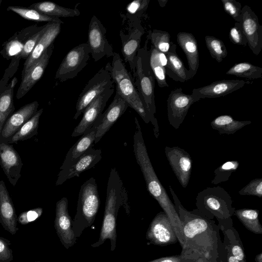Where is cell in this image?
Here are the masks:
<instances>
[{
  "mask_svg": "<svg viewBox=\"0 0 262 262\" xmlns=\"http://www.w3.org/2000/svg\"><path fill=\"white\" fill-rule=\"evenodd\" d=\"M169 189L183 228L185 245L182 248L197 251L216 262H225L220 229L215 222L196 209L186 210L170 186Z\"/></svg>",
  "mask_w": 262,
  "mask_h": 262,
  "instance_id": "cell-1",
  "label": "cell"
},
{
  "mask_svg": "<svg viewBox=\"0 0 262 262\" xmlns=\"http://www.w3.org/2000/svg\"><path fill=\"white\" fill-rule=\"evenodd\" d=\"M135 122L136 130L133 136V151L136 161L144 177L147 189L169 217L178 240L183 248L185 245V239L181 221L174 204L170 200L154 170L137 117L135 118Z\"/></svg>",
  "mask_w": 262,
  "mask_h": 262,
  "instance_id": "cell-2",
  "label": "cell"
},
{
  "mask_svg": "<svg viewBox=\"0 0 262 262\" xmlns=\"http://www.w3.org/2000/svg\"><path fill=\"white\" fill-rule=\"evenodd\" d=\"M128 203L127 191L117 169L112 168L108 177L103 222L97 243L92 245L96 247L107 239H110L111 250L116 246V220L118 212L122 206Z\"/></svg>",
  "mask_w": 262,
  "mask_h": 262,
  "instance_id": "cell-3",
  "label": "cell"
},
{
  "mask_svg": "<svg viewBox=\"0 0 262 262\" xmlns=\"http://www.w3.org/2000/svg\"><path fill=\"white\" fill-rule=\"evenodd\" d=\"M147 39L143 47L138 50L135 60V71L133 74L134 84L139 92L150 117L154 127V133L158 138L159 128L155 116L156 105L155 100V76L149 63V51Z\"/></svg>",
  "mask_w": 262,
  "mask_h": 262,
  "instance_id": "cell-4",
  "label": "cell"
},
{
  "mask_svg": "<svg viewBox=\"0 0 262 262\" xmlns=\"http://www.w3.org/2000/svg\"><path fill=\"white\" fill-rule=\"evenodd\" d=\"M104 68L116 83V91L128 106L133 108L146 123L150 122V115L134 85L133 76L126 68L120 55L114 52L112 62L107 63Z\"/></svg>",
  "mask_w": 262,
  "mask_h": 262,
  "instance_id": "cell-5",
  "label": "cell"
},
{
  "mask_svg": "<svg viewBox=\"0 0 262 262\" xmlns=\"http://www.w3.org/2000/svg\"><path fill=\"white\" fill-rule=\"evenodd\" d=\"M232 203L229 193L219 186L207 187L199 192L195 205L201 214L210 220L215 217L219 222L233 215L235 209Z\"/></svg>",
  "mask_w": 262,
  "mask_h": 262,
  "instance_id": "cell-6",
  "label": "cell"
},
{
  "mask_svg": "<svg viewBox=\"0 0 262 262\" xmlns=\"http://www.w3.org/2000/svg\"><path fill=\"white\" fill-rule=\"evenodd\" d=\"M100 204L96 180L91 178L80 188L74 224L90 226L95 221Z\"/></svg>",
  "mask_w": 262,
  "mask_h": 262,
  "instance_id": "cell-7",
  "label": "cell"
},
{
  "mask_svg": "<svg viewBox=\"0 0 262 262\" xmlns=\"http://www.w3.org/2000/svg\"><path fill=\"white\" fill-rule=\"evenodd\" d=\"M90 55L87 43L79 44L72 49L60 64L55 79L62 82L75 78L87 65Z\"/></svg>",
  "mask_w": 262,
  "mask_h": 262,
  "instance_id": "cell-8",
  "label": "cell"
},
{
  "mask_svg": "<svg viewBox=\"0 0 262 262\" xmlns=\"http://www.w3.org/2000/svg\"><path fill=\"white\" fill-rule=\"evenodd\" d=\"M114 83L109 72L104 67L101 68L89 81L79 95L74 119H77L99 95L114 86Z\"/></svg>",
  "mask_w": 262,
  "mask_h": 262,
  "instance_id": "cell-9",
  "label": "cell"
},
{
  "mask_svg": "<svg viewBox=\"0 0 262 262\" xmlns=\"http://www.w3.org/2000/svg\"><path fill=\"white\" fill-rule=\"evenodd\" d=\"M125 31L120 30L119 35L121 40V52L125 62L128 63L133 74L135 71V60L140 47L144 29L140 20H129Z\"/></svg>",
  "mask_w": 262,
  "mask_h": 262,
  "instance_id": "cell-10",
  "label": "cell"
},
{
  "mask_svg": "<svg viewBox=\"0 0 262 262\" xmlns=\"http://www.w3.org/2000/svg\"><path fill=\"white\" fill-rule=\"evenodd\" d=\"M106 29L98 18L93 15L89 23L88 40L86 42L94 61L102 58L110 57L114 53L113 48L106 37Z\"/></svg>",
  "mask_w": 262,
  "mask_h": 262,
  "instance_id": "cell-11",
  "label": "cell"
},
{
  "mask_svg": "<svg viewBox=\"0 0 262 262\" xmlns=\"http://www.w3.org/2000/svg\"><path fill=\"white\" fill-rule=\"evenodd\" d=\"M197 101L192 94L184 93L181 88L171 91L167 100V117L170 125L178 129L191 105Z\"/></svg>",
  "mask_w": 262,
  "mask_h": 262,
  "instance_id": "cell-12",
  "label": "cell"
},
{
  "mask_svg": "<svg viewBox=\"0 0 262 262\" xmlns=\"http://www.w3.org/2000/svg\"><path fill=\"white\" fill-rule=\"evenodd\" d=\"M146 238L150 243L159 246H166L178 241L170 221L163 211L157 213L151 222Z\"/></svg>",
  "mask_w": 262,
  "mask_h": 262,
  "instance_id": "cell-13",
  "label": "cell"
},
{
  "mask_svg": "<svg viewBox=\"0 0 262 262\" xmlns=\"http://www.w3.org/2000/svg\"><path fill=\"white\" fill-rule=\"evenodd\" d=\"M114 85L106 89L99 95L84 110L83 116L74 128L72 137L83 135L89 131L98 120L106 105V103L114 93Z\"/></svg>",
  "mask_w": 262,
  "mask_h": 262,
  "instance_id": "cell-14",
  "label": "cell"
},
{
  "mask_svg": "<svg viewBox=\"0 0 262 262\" xmlns=\"http://www.w3.org/2000/svg\"><path fill=\"white\" fill-rule=\"evenodd\" d=\"M167 159L179 183L186 188L189 182L192 161L186 151L178 146H166L164 149Z\"/></svg>",
  "mask_w": 262,
  "mask_h": 262,
  "instance_id": "cell-15",
  "label": "cell"
},
{
  "mask_svg": "<svg viewBox=\"0 0 262 262\" xmlns=\"http://www.w3.org/2000/svg\"><path fill=\"white\" fill-rule=\"evenodd\" d=\"M241 24L250 49L258 55L262 49V26L257 16L248 5L242 7Z\"/></svg>",
  "mask_w": 262,
  "mask_h": 262,
  "instance_id": "cell-16",
  "label": "cell"
},
{
  "mask_svg": "<svg viewBox=\"0 0 262 262\" xmlns=\"http://www.w3.org/2000/svg\"><path fill=\"white\" fill-rule=\"evenodd\" d=\"M54 227L60 242L66 249L73 246L75 243L76 237L68 211V200L66 197L56 204Z\"/></svg>",
  "mask_w": 262,
  "mask_h": 262,
  "instance_id": "cell-17",
  "label": "cell"
},
{
  "mask_svg": "<svg viewBox=\"0 0 262 262\" xmlns=\"http://www.w3.org/2000/svg\"><path fill=\"white\" fill-rule=\"evenodd\" d=\"M0 165L10 184L15 186L21 177V158L12 144L0 141Z\"/></svg>",
  "mask_w": 262,
  "mask_h": 262,
  "instance_id": "cell-18",
  "label": "cell"
},
{
  "mask_svg": "<svg viewBox=\"0 0 262 262\" xmlns=\"http://www.w3.org/2000/svg\"><path fill=\"white\" fill-rule=\"evenodd\" d=\"M101 158L102 152L100 149L91 148L71 165L60 170L58 174L56 185H61L66 180L74 177H79L82 172L94 167Z\"/></svg>",
  "mask_w": 262,
  "mask_h": 262,
  "instance_id": "cell-19",
  "label": "cell"
},
{
  "mask_svg": "<svg viewBox=\"0 0 262 262\" xmlns=\"http://www.w3.org/2000/svg\"><path fill=\"white\" fill-rule=\"evenodd\" d=\"M127 102L116 91L114 99L107 109L99 118L95 143H98L109 130L118 119L125 113L128 107Z\"/></svg>",
  "mask_w": 262,
  "mask_h": 262,
  "instance_id": "cell-20",
  "label": "cell"
},
{
  "mask_svg": "<svg viewBox=\"0 0 262 262\" xmlns=\"http://www.w3.org/2000/svg\"><path fill=\"white\" fill-rule=\"evenodd\" d=\"M249 82L244 80H222L192 90V94L199 101L201 99L215 98L227 95L243 88Z\"/></svg>",
  "mask_w": 262,
  "mask_h": 262,
  "instance_id": "cell-21",
  "label": "cell"
},
{
  "mask_svg": "<svg viewBox=\"0 0 262 262\" xmlns=\"http://www.w3.org/2000/svg\"><path fill=\"white\" fill-rule=\"evenodd\" d=\"M39 103L34 101L21 107L8 118L2 130L0 141L7 142L38 111Z\"/></svg>",
  "mask_w": 262,
  "mask_h": 262,
  "instance_id": "cell-22",
  "label": "cell"
},
{
  "mask_svg": "<svg viewBox=\"0 0 262 262\" xmlns=\"http://www.w3.org/2000/svg\"><path fill=\"white\" fill-rule=\"evenodd\" d=\"M53 49L54 45L52 44L21 77L16 96L17 99L24 97L41 78L49 63Z\"/></svg>",
  "mask_w": 262,
  "mask_h": 262,
  "instance_id": "cell-23",
  "label": "cell"
},
{
  "mask_svg": "<svg viewBox=\"0 0 262 262\" xmlns=\"http://www.w3.org/2000/svg\"><path fill=\"white\" fill-rule=\"evenodd\" d=\"M59 23H48L47 28L38 41L34 49L24 63L21 72V77L27 72L28 70L41 57L45 50L52 44H53L56 38L61 31Z\"/></svg>",
  "mask_w": 262,
  "mask_h": 262,
  "instance_id": "cell-24",
  "label": "cell"
},
{
  "mask_svg": "<svg viewBox=\"0 0 262 262\" xmlns=\"http://www.w3.org/2000/svg\"><path fill=\"white\" fill-rule=\"evenodd\" d=\"M0 222L4 229L12 235L18 230L15 208L3 180H0Z\"/></svg>",
  "mask_w": 262,
  "mask_h": 262,
  "instance_id": "cell-25",
  "label": "cell"
},
{
  "mask_svg": "<svg viewBox=\"0 0 262 262\" xmlns=\"http://www.w3.org/2000/svg\"><path fill=\"white\" fill-rule=\"evenodd\" d=\"M218 226L224 235L223 242L231 254L241 262H247L243 243L239 234L233 227L231 218L218 222Z\"/></svg>",
  "mask_w": 262,
  "mask_h": 262,
  "instance_id": "cell-26",
  "label": "cell"
},
{
  "mask_svg": "<svg viewBox=\"0 0 262 262\" xmlns=\"http://www.w3.org/2000/svg\"><path fill=\"white\" fill-rule=\"evenodd\" d=\"M99 122L98 119L93 127L89 131L83 134L70 148L60 167V170L64 169L71 165L79 157L92 148L93 143L95 142L97 127Z\"/></svg>",
  "mask_w": 262,
  "mask_h": 262,
  "instance_id": "cell-27",
  "label": "cell"
},
{
  "mask_svg": "<svg viewBox=\"0 0 262 262\" xmlns=\"http://www.w3.org/2000/svg\"><path fill=\"white\" fill-rule=\"evenodd\" d=\"M178 45L184 52L191 78L196 74L199 67L198 42L194 35L189 32H180L177 35Z\"/></svg>",
  "mask_w": 262,
  "mask_h": 262,
  "instance_id": "cell-28",
  "label": "cell"
},
{
  "mask_svg": "<svg viewBox=\"0 0 262 262\" xmlns=\"http://www.w3.org/2000/svg\"><path fill=\"white\" fill-rule=\"evenodd\" d=\"M177 46L172 42L169 51L165 53L168 60V70L166 75L176 81L184 82L192 79L189 70L187 69L176 52Z\"/></svg>",
  "mask_w": 262,
  "mask_h": 262,
  "instance_id": "cell-29",
  "label": "cell"
},
{
  "mask_svg": "<svg viewBox=\"0 0 262 262\" xmlns=\"http://www.w3.org/2000/svg\"><path fill=\"white\" fill-rule=\"evenodd\" d=\"M149 51V63L160 88L168 87L166 73L168 70V60L166 54L157 50L151 45Z\"/></svg>",
  "mask_w": 262,
  "mask_h": 262,
  "instance_id": "cell-30",
  "label": "cell"
},
{
  "mask_svg": "<svg viewBox=\"0 0 262 262\" xmlns=\"http://www.w3.org/2000/svg\"><path fill=\"white\" fill-rule=\"evenodd\" d=\"M29 8L35 10L48 16L59 18L72 17L80 14L79 10L60 6L51 2H42L31 4Z\"/></svg>",
  "mask_w": 262,
  "mask_h": 262,
  "instance_id": "cell-31",
  "label": "cell"
},
{
  "mask_svg": "<svg viewBox=\"0 0 262 262\" xmlns=\"http://www.w3.org/2000/svg\"><path fill=\"white\" fill-rule=\"evenodd\" d=\"M17 82V78H14L11 83L0 92V136L4 124L14 112L13 90Z\"/></svg>",
  "mask_w": 262,
  "mask_h": 262,
  "instance_id": "cell-32",
  "label": "cell"
},
{
  "mask_svg": "<svg viewBox=\"0 0 262 262\" xmlns=\"http://www.w3.org/2000/svg\"><path fill=\"white\" fill-rule=\"evenodd\" d=\"M251 123V121L236 120L230 115H223L214 118L210 123L211 127L220 134H233L244 126Z\"/></svg>",
  "mask_w": 262,
  "mask_h": 262,
  "instance_id": "cell-33",
  "label": "cell"
},
{
  "mask_svg": "<svg viewBox=\"0 0 262 262\" xmlns=\"http://www.w3.org/2000/svg\"><path fill=\"white\" fill-rule=\"evenodd\" d=\"M41 108L28 120L21 127L7 142L9 144L17 143L19 141H25L37 134L39 118L42 112Z\"/></svg>",
  "mask_w": 262,
  "mask_h": 262,
  "instance_id": "cell-34",
  "label": "cell"
},
{
  "mask_svg": "<svg viewBox=\"0 0 262 262\" xmlns=\"http://www.w3.org/2000/svg\"><path fill=\"white\" fill-rule=\"evenodd\" d=\"M243 225L255 234H262V226L259 221V210L243 208L235 210L234 214Z\"/></svg>",
  "mask_w": 262,
  "mask_h": 262,
  "instance_id": "cell-35",
  "label": "cell"
},
{
  "mask_svg": "<svg viewBox=\"0 0 262 262\" xmlns=\"http://www.w3.org/2000/svg\"><path fill=\"white\" fill-rule=\"evenodd\" d=\"M226 74L246 79H258L262 77V68L247 61L241 62L232 66Z\"/></svg>",
  "mask_w": 262,
  "mask_h": 262,
  "instance_id": "cell-36",
  "label": "cell"
},
{
  "mask_svg": "<svg viewBox=\"0 0 262 262\" xmlns=\"http://www.w3.org/2000/svg\"><path fill=\"white\" fill-rule=\"evenodd\" d=\"M7 10L12 11L28 20L36 22H47V23H55L60 24H63V22L59 18L48 16L39 11L29 8L18 6H9L7 8Z\"/></svg>",
  "mask_w": 262,
  "mask_h": 262,
  "instance_id": "cell-37",
  "label": "cell"
},
{
  "mask_svg": "<svg viewBox=\"0 0 262 262\" xmlns=\"http://www.w3.org/2000/svg\"><path fill=\"white\" fill-rule=\"evenodd\" d=\"M147 38L157 50L164 53L169 51L172 43L168 32L155 29L149 31Z\"/></svg>",
  "mask_w": 262,
  "mask_h": 262,
  "instance_id": "cell-38",
  "label": "cell"
},
{
  "mask_svg": "<svg viewBox=\"0 0 262 262\" xmlns=\"http://www.w3.org/2000/svg\"><path fill=\"white\" fill-rule=\"evenodd\" d=\"M205 41L211 56L217 62L220 63L226 57L227 50L222 40L213 36L206 35Z\"/></svg>",
  "mask_w": 262,
  "mask_h": 262,
  "instance_id": "cell-39",
  "label": "cell"
},
{
  "mask_svg": "<svg viewBox=\"0 0 262 262\" xmlns=\"http://www.w3.org/2000/svg\"><path fill=\"white\" fill-rule=\"evenodd\" d=\"M239 167L238 161L231 160L225 162L214 170V177L211 183L216 185L227 181L231 174L236 171Z\"/></svg>",
  "mask_w": 262,
  "mask_h": 262,
  "instance_id": "cell-40",
  "label": "cell"
},
{
  "mask_svg": "<svg viewBox=\"0 0 262 262\" xmlns=\"http://www.w3.org/2000/svg\"><path fill=\"white\" fill-rule=\"evenodd\" d=\"M3 49L1 51V54L4 58L9 59L12 57H19L21 53L24 43L18 39L16 34L11 37L3 45Z\"/></svg>",
  "mask_w": 262,
  "mask_h": 262,
  "instance_id": "cell-41",
  "label": "cell"
},
{
  "mask_svg": "<svg viewBox=\"0 0 262 262\" xmlns=\"http://www.w3.org/2000/svg\"><path fill=\"white\" fill-rule=\"evenodd\" d=\"M150 0H136L129 3L125 15L129 20H140L143 13L147 10Z\"/></svg>",
  "mask_w": 262,
  "mask_h": 262,
  "instance_id": "cell-42",
  "label": "cell"
},
{
  "mask_svg": "<svg viewBox=\"0 0 262 262\" xmlns=\"http://www.w3.org/2000/svg\"><path fill=\"white\" fill-rule=\"evenodd\" d=\"M48 23L44 25L43 27L33 35L30 36L24 44V48L20 54V58L27 59L34 49L38 41L46 30Z\"/></svg>",
  "mask_w": 262,
  "mask_h": 262,
  "instance_id": "cell-43",
  "label": "cell"
},
{
  "mask_svg": "<svg viewBox=\"0 0 262 262\" xmlns=\"http://www.w3.org/2000/svg\"><path fill=\"white\" fill-rule=\"evenodd\" d=\"M221 2L226 13L232 17L236 22H241L242 4L235 0H221Z\"/></svg>",
  "mask_w": 262,
  "mask_h": 262,
  "instance_id": "cell-44",
  "label": "cell"
},
{
  "mask_svg": "<svg viewBox=\"0 0 262 262\" xmlns=\"http://www.w3.org/2000/svg\"><path fill=\"white\" fill-rule=\"evenodd\" d=\"M230 41L234 45L246 46L248 45L247 38L243 32L241 23L235 22L229 33Z\"/></svg>",
  "mask_w": 262,
  "mask_h": 262,
  "instance_id": "cell-45",
  "label": "cell"
},
{
  "mask_svg": "<svg viewBox=\"0 0 262 262\" xmlns=\"http://www.w3.org/2000/svg\"><path fill=\"white\" fill-rule=\"evenodd\" d=\"M182 262H216L203 254L189 248H182Z\"/></svg>",
  "mask_w": 262,
  "mask_h": 262,
  "instance_id": "cell-46",
  "label": "cell"
},
{
  "mask_svg": "<svg viewBox=\"0 0 262 262\" xmlns=\"http://www.w3.org/2000/svg\"><path fill=\"white\" fill-rule=\"evenodd\" d=\"M238 193L240 195H248L262 198V178H255L241 189Z\"/></svg>",
  "mask_w": 262,
  "mask_h": 262,
  "instance_id": "cell-47",
  "label": "cell"
},
{
  "mask_svg": "<svg viewBox=\"0 0 262 262\" xmlns=\"http://www.w3.org/2000/svg\"><path fill=\"white\" fill-rule=\"evenodd\" d=\"M10 245V241L0 236V262H10L13 260V251Z\"/></svg>",
  "mask_w": 262,
  "mask_h": 262,
  "instance_id": "cell-48",
  "label": "cell"
},
{
  "mask_svg": "<svg viewBox=\"0 0 262 262\" xmlns=\"http://www.w3.org/2000/svg\"><path fill=\"white\" fill-rule=\"evenodd\" d=\"M42 213V208L37 207L20 214L17 218L18 222L21 225H26L36 220Z\"/></svg>",
  "mask_w": 262,
  "mask_h": 262,
  "instance_id": "cell-49",
  "label": "cell"
},
{
  "mask_svg": "<svg viewBox=\"0 0 262 262\" xmlns=\"http://www.w3.org/2000/svg\"><path fill=\"white\" fill-rule=\"evenodd\" d=\"M148 262H182L181 254L162 257Z\"/></svg>",
  "mask_w": 262,
  "mask_h": 262,
  "instance_id": "cell-50",
  "label": "cell"
},
{
  "mask_svg": "<svg viewBox=\"0 0 262 262\" xmlns=\"http://www.w3.org/2000/svg\"><path fill=\"white\" fill-rule=\"evenodd\" d=\"M225 248L226 262H241L236 258H235L233 255H232L230 252L225 247Z\"/></svg>",
  "mask_w": 262,
  "mask_h": 262,
  "instance_id": "cell-51",
  "label": "cell"
},
{
  "mask_svg": "<svg viewBox=\"0 0 262 262\" xmlns=\"http://www.w3.org/2000/svg\"><path fill=\"white\" fill-rule=\"evenodd\" d=\"M255 262H262V253H260L256 255L254 258Z\"/></svg>",
  "mask_w": 262,
  "mask_h": 262,
  "instance_id": "cell-52",
  "label": "cell"
},
{
  "mask_svg": "<svg viewBox=\"0 0 262 262\" xmlns=\"http://www.w3.org/2000/svg\"><path fill=\"white\" fill-rule=\"evenodd\" d=\"M159 5L161 7L163 8L165 6L168 0H158Z\"/></svg>",
  "mask_w": 262,
  "mask_h": 262,
  "instance_id": "cell-53",
  "label": "cell"
},
{
  "mask_svg": "<svg viewBox=\"0 0 262 262\" xmlns=\"http://www.w3.org/2000/svg\"><path fill=\"white\" fill-rule=\"evenodd\" d=\"M2 2V1L1 0H0V6H1V5Z\"/></svg>",
  "mask_w": 262,
  "mask_h": 262,
  "instance_id": "cell-54",
  "label": "cell"
},
{
  "mask_svg": "<svg viewBox=\"0 0 262 262\" xmlns=\"http://www.w3.org/2000/svg\"><path fill=\"white\" fill-rule=\"evenodd\" d=\"M33 262H43V261H33Z\"/></svg>",
  "mask_w": 262,
  "mask_h": 262,
  "instance_id": "cell-55",
  "label": "cell"
}]
</instances>
